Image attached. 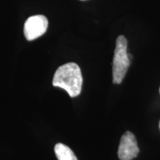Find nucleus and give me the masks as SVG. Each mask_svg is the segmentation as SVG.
Segmentation results:
<instances>
[{
	"mask_svg": "<svg viewBox=\"0 0 160 160\" xmlns=\"http://www.w3.org/2000/svg\"><path fill=\"white\" fill-rule=\"evenodd\" d=\"M54 152L58 160H78L73 151L62 143L55 145Z\"/></svg>",
	"mask_w": 160,
	"mask_h": 160,
	"instance_id": "5",
	"label": "nucleus"
},
{
	"mask_svg": "<svg viewBox=\"0 0 160 160\" xmlns=\"http://www.w3.org/2000/svg\"><path fill=\"white\" fill-rule=\"evenodd\" d=\"M82 82L79 66L74 62H69L60 66L56 71L53 85L65 90L71 97H76L81 93Z\"/></svg>",
	"mask_w": 160,
	"mask_h": 160,
	"instance_id": "1",
	"label": "nucleus"
},
{
	"mask_svg": "<svg viewBox=\"0 0 160 160\" xmlns=\"http://www.w3.org/2000/svg\"><path fill=\"white\" fill-rule=\"evenodd\" d=\"M139 152L135 136L127 131L122 135L118 149V157L121 160H131L137 157Z\"/></svg>",
	"mask_w": 160,
	"mask_h": 160,
	"instance_id": "4",
	"label": "nucleus"
},
{
	"mask_svg": "<svg viewBox=\"0 0 160 160\" xmlns=\"http://www.w3.org/2000/svg\"><path fill=\"white\" fill-rule=\"evenodd\" d=\"M159 127H160V123H159Z\"/></svg>",
	"mask_w": 160,
	"mask_h": 160,
	"instance_id": "6",
	"label": "nucleus"
},
{
	"mask_svg": "<svg viewBox=\"0 0 160 160\" xmlns=\"http://www.w3.org/2000/svg\"><path fill=\"white\" fill-rule=\"evenodd\" d=\"M159 91H160V90H159Z\"/></svg>",
	"mask_w": 160,
	"mask_h": 160,
	"instance_id": "7",
	"label": "nucleus"
},
{
	"mask_svg": "<svg viewBox=\"0 0 160 160\" xmlns=\"http://www.w3.org/2000/svg\"><path fill=\"white\" fill-rule=\"evenodd\" d=\"M127 48L128 42L126 38L124 36H119L116 42L113 60V82L114 84H120L122 82L131 65Z\"/></svg>",
	"mask_w": 160,
	"mask_h": 160,
	"instance_id": "2",
	"label": "nucleus"
},
{
	"mask_svg": "<svg viewBox=\"0 0 160 160\" xmlns=\"http://www.w3.org/2000/svg\"><path fill=\"white\" fill-rule=\"evenodd\" d=\"M48 20L43 15L32 16L26 20L24 25V34L26 39L32 41L41 36L47 31Z\"/></svg>",
	"mask_w": 160,
	"mask_h": 160,
	"instance_id": "3",
	"label": "nucleus"
}]
</instances>
